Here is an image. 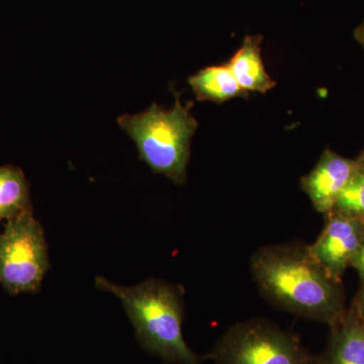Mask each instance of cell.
<instances>
[{"label":"cell","mask_w":364,"mask_h":364,"mask_svg":"<svg viewBox=\"0 0 364 364\" xmlns=\"http://www.w3.org/2000/svg\"><path fill=\"white\" fill-rule=\"evenodd\" d=\"M311 252L334 279L341 280L364 241V221L332 210Z\"/></svg>","instance_id":"8992f818"},{"label":"cell","mask_w":364,"mask_h":364,"mask_svg":"<svg viewBox=\"0 0 364 364\" xmlns=\"http://www.w3.org/2000/svg\"><path fill=\"white\" fill-rule=\"evenodd\" d=\"M188 81L198 102L221 105L233 98L248 97L226 63L205 67L189 76Z\"/></svg>","instance_id":"30bf717a"},{"label":"cell","mask_w":364,"mask_h":364,"mask_svg":"<svg viewBox=\"0 0 364 364\" xmlns=\"http://www.w3.org/2000/svg\"><path fill=\"white\" fill-rule=\"evenodd\" d=\"M33 212L30 184L23 170L14 165L0 166V222Z\"/></svg>","instance_id":"8fae6325"},{"label":"cell","mask_w":364,"mask_h":364,"mask_svg":"<svg viewBox=\"0 0 364 364\" xmlns=\"http://www.w3.org/2000/svg\"><path fill=\"white\" fill-rule=\"evenodd\" d=\"M358 159V168L340 193L333 210L364 221V159Z\"/></svg>","instance_id":"7c38bea8"},{"label":"cell","mask_w":364,"mask_h":364,"mask_svg":"<svg viewBox=\"0 0 364 364\" xmlns=\"http://www.w3.org/2000/svg\"><path fill=\"white\" fill-rule=\"evenodd\" d=\"M191 107L193 102L183 105L176 95L171 109L152 104L140 114L117 117L119 126L135 142L140 159L177 186L188 178L191 139L198 129Z\"/></svg>","instance_id":"3957f363"},{"label":"cell","mask_w":364,"mask_h":364,"mask_svg":"<svg viewBox=\"0 0 364 364\" xmlns=\"http://www.w3.org/2000/svg\"><path fill=\"white\" fill-rule=\"evenodd\" d=\"M354 38L364 51V20L354 30Z\"/></svg>","instance_id":"9a60e30c"},{"label":"cell","mask_w":364,"mask_h":364,"mask_svg":"<svg viewBox=\"0 0 364 364\" xmlns=\"http://www.w3.org/2000/svg\"><path fill=\"white\" fill-rule=\"evenodd\" d=\"M49 269L44 229L33 212L7 221L0 232V284L7 293H39Z\"/></svg>","instance_id":"5b68a950"},{"label":"cell","mask_w":364,"mask_h":364,"mask_svg":"<svg viewBox=\"0 0 364 364\" xmlns=\"http://www.w3.org/2000/svg\"><path fill=\"white\" fill-rule=\"evenodd\" d=\"M207 358L215 364H320V355L298 337L263 318L230 327Z\"/></svg>","instance_id":"277c9868"},{"label":"cell","mask_w":364,"mask_h":364,"mask_svg":"<svg viewBox=\"0 0 364 364\" xmlns=\"http://www.w3.org/2000/svg\"><path fill=\"white\" fill-rule=\"evenodd\" d=\"M320 364H364V327L353 309L331 326Z\"/></svg>","instance_id":"9c48e42d"},{"label":"cell","mask_w":364,"mask_h":364,"mask_svg":"<svg viewBox=\"0 0 364 364\" xmlns=\"http://www.w3.org/2000/svg\"><path fill=\"white\" fill-rule=\"evenodd\" d=\"M359 158H361V159H364V150L363 151V152H361V154L359 155Z\"/></svg>","instance_id":"2e32d148"},{"label":"cell","mask_w":364,"mask_h":364,"mask_svg":"<svg viewBox=\"0 0 364 364\" xmlns=\"http://www.w3.org/2000/svg\"><path fill=\"white\" fill-rule=\"evenodd\" d=\"M350 267L358 272L361 282L364 284V241L363 245L359 248L358 253L355 254L353 259H352Z\"/></svg>","instance_id":"4fadbf2b"},{"label":"cell","mask_w":364,"mask_h":364,"mask_svg":"<svg viewBox=\"0 0 364 364\" xmlns=\"http://www.w3.org/2000/svg\"><path fill=\"white\" fill-rule=\"evenodd\" d=\"M250 272L263 298L296 317L331 327L346 313L341 280L303 242L263 246L251 257Z\"/></svg>","instance_id":"6da1fadb"},{"label":"cell","mask_w":364,"mask_h":364,"mask_svg":"<svg viewBox=\"0 0 364 364\" xmlns=\"http://www.w3.org/2000/svg\"><path fill=\"white\" fill-rule=\"evenodd\" d=\"M262 35H247L238 51L227 62L242 90L250 92L267 93L277 82L267 73L261 56Z\"/></svg>","instance_id":"ba28073f"},{"label":"cell","mask_w":364,"mask_h":364,"mask_svg":"<svg viewBox=\"0 0 364 364\" xmlns=\"http://www.w3.org/2000/svg\"><path fill=\"white\" fill-rule=\"evenodd\" d=\"M95 287L121 301L146 351L167 363L200 364L182 334L183 293L178 287L156 279L121 287L104 277H95Z\"/></svg>","instance_id":"7a4b0ae2"},{"label":"cell","mask_w":364,"mask_h":364,"mask_svg":"<svg viewBox=\"0 0 364 364\" xmlns=\"http://www.w3.org/2000/svg\"><path fill=\"white\" fill-rule=\"evenodd\" d=\"M352 309H353L354 312L358 315L361 324H363L364 327V284H363V289L359 291L358 298H356L355 303H354L353 308Z\"/></svg>","instance_id":"5bb4252c"},{"label":"cell","mask_w":364,"mask_h":364,"mask_svg":"<svg viewBox=\"0 0 364 364\" xmlns=\"http://www.w3.org/2000/svg\"><path fill=\"white\" fill-rule=\"evenodd\" d=\"M358 166V159H349L326 149L308 174L301 178V188L314 208L327 215L334 210L340 193Z\"/></svg>","instance_id":"52a82bcc"}]
</instances>
